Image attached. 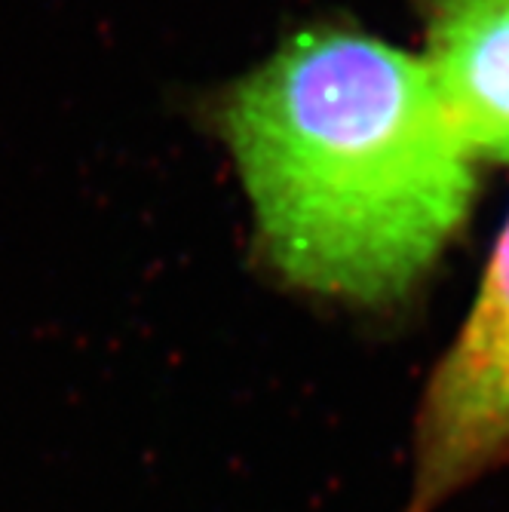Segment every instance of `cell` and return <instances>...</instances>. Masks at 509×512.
Masks as SVG:
<instances>
[{
  "label": "cell",
  "instance_id": "obj_1",
  "mask_svg": "<svg viewBox=\"0 0 509 512\" xmlns=\"http://www.w3.org/2000/svg\"><path fill=\"white\" fill-rule=\"evenodd\" d=\"M286 286L353 307L418 289L464 227L476 157L421 59L344 31L283 43L218 114Z\"/></svg>",
  "mask_w": 509,
  "mask_h": 512
},
{
  "label": "cell",
  "instance_id": "obj_2",
  "mask_svg": "<svg viewBox=\"0 0 509 512\" xmlns=\"http://www.w3.org/2000/svg\"><path fill=\"white\" fill-rule=\"evenodd\" d=\"M509 463V221L414 414L405 512H439Z\"/></svg>",
  "mask_w": 509,
  "mask_h": 512
},
{
  "label": "cell",
  "instance_id": "obj_3",
  "mask_svg": "<svg viewBox=\"0 0 509 512\" xmlns=\"http://www.w3.org/2000/svg\"><path fill=\"white\" fill-rule=\"evenodd\" d=\"M424 65L476 160L509 163V0H427Z\"/></svg>",
  "mask_w": 509,
  "mask_h": 512
}]
</instances>
